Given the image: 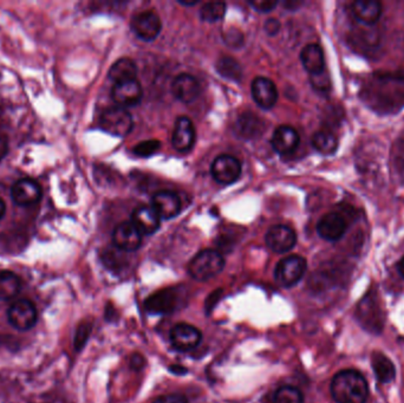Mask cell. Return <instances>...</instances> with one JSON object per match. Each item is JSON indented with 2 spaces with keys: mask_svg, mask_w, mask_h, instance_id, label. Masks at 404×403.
I'll use <instances>...</instances> for the list:
<instances>
[{
  "mask_svg": "<svg viewBox=\"0 0 404 403\" xmlns=\"http://www.w3.org/2000/svg\"><path fill=\"white\" fill-rule=\"evenodd\" d=\"M142 96H143V90L138 79L115 83L111 90L113 102L122 108L136 106L141 101Z\"/></svg>",
  "mask_w": 404,
  "mask_h": 403,
  "instance_id": "12",
  "label": "cell"
},
{
  "mask_svg": "<svg viewBox=\"0 0 404 403\" xmlns=\"http://www.w3.org/2000/svg\"><path fill=\"white\" fill-rule=\"evenodd\" d=\"M195 127L191 118L181 116L177 118L174 127L172 143L177 152H189L195 143Z\"/></svg>",
  "mask_w": 404,
  "mask_h": 403,
  "instance_id": "14",
  "label": "cell"
},
{
  "mask_svg": "<svg viewBox=\"0 0 404 403\" xmlns=\"http://www.w3.org/2000/svg\"><path fill=\"white\" fill-rule=\"evenodd\" d=\"M304 3L303 1H298V0H287V1H284L283 6L287 10L296 11L299 9V7L303 6Z\"/></svg>",
  "mask_w": 404,
  "mask_h": 403,
  "instance_id": "42",
  "label": "cell"
},
{
  "mask_svg": "<svg viewBox=\"0 0 404 403\" xmlns=\"http://www.w3.org/2000/svg\"><path fill=\"white\" fill-rule=\"evenodd\" d=\"M301 60L305 70L310 76L322 74L325 71V56L322 46L315 43H311L301 50Z\"/></svg>",
  "mask_w": 404,
  "mask_h": 403,
  "instance_id": "24",
  "label": "cell"
},
{
  "mask_svg": "<svg viewBox=\"0 0 404 403\" xmlns=\"http://www.w3.org/2000/svg\"><path fill=\"white\" fill-rule=\"evenodd\" d=\"M152 403H188V400L180 394H168V395L156 397Z\"/></svg>",
  "mask_w": 404,
  "mask_h": 403,
  "instance_id": "38",
  "label": "cell"
},
{
  "mask_svg": "<svg viewBox=\"0 0 404 403\" xmlns=\"http://www.w3.org/2000/svg\"><path fill=\"white\" fill-rule=\"evenodd\" d=\"M297 234L293 228L286 225H276L266 233V244L276 253H285L294 248Z\"/></svg>",
  "mask_w": 404,
  "mask_h": 403,
  "instance_id": "11",
  "label": "cell"
},
{
  "mask_svg": "<svg viewBox=\"0 0 404 403\" xmlns=\"http://www.w3.org/2000/svg\"><path fill=\"white\" fill-rule=\"evenodd\" d=\"M124 252L120 251V248L113 246V248H106L102 253V263L106 269L117 271L123 267L125 258L123 255Z\"/></svg>",
  "mask_w": 404,
  "mask_h": 403,
  "instance_id": "31",
  "label": "cell"
},
{
  "mask_svg": "<svg viewBox=\"0 0 404 403\" xmlns=\"http://www.w3.org/2000/svg\"><path fill=\"white\" fill-rule=\"evenodd\" d=\"M308 269L306 259L301 255H290L281 259L276 267V280L280 285L291 287L301 282Z\"/></svg>",
  "mask_w": 404,
  "mask_h": 403,
  "instance_id": "4",
  "label": "cell"
},
{
  "mask_svg": "<svg viewBox=\"0 0 404 403\" xmlns=\"http://www.w3.org/2000/svg\"><path fill=\"white\" fill-rule=\"evenodd\" d=\"M223 266H225L223 255L219 251L208 248L198 252V255L191 259L188 266V271L194 280L205 282L218 276L223 271Z\"/></svg>",
  "mask_w": 404,
  "mask_h": 403,
  "instance_id": "2",
  "label": "cell"
},
{
  "mask_svg": "<svg viewBox=\"0 0 404 403\" xmlns=\"http://www.w3.org/2000/svg\"><path fill=\"white\" fill-rule=\"evenodd\" d=\"M226 13V4L223 1H211L202 5L200 10V18L203 21L208 23H215L223 19V16Z\"/></svg>",
  "mask_w": 404,
  "mask_h": 403,
  "instance_id": "30",
  "label": "cell"
},
{
  "mask_svg": "<svg viewBox=\"0 0 404 403\" xmlns=\"http://www.w3.org/2000/svg\"><path fill=\"white\" fill-rule=\"evenodd\" d=\"M200 330L187 323H179L170 331V342L176 350L191 351L201 342Z\"/></svg>",
  "mask_w": 404,
  "mask_h": 403,
  "instance_id": "10",
  "label": "cell"
},
{
  "mask_svg": "<svg viewBox=\"0 0 404 403\" xmlns=\"http://www.w3.org/2000/svg\"><path fill=\"white\" fill-rule=\"evenodd\" d=\"M349 228L344 216L338 212H329L319 219L317 223V233L326 241H338L345 236Z\"/></svg>",
  "mask_w": 404,
  "mask_h": 403,
  "instance_id": "7",
  "label": "cell"
},
{
  "mask_svg": "<svg viewBox=\"0 0 404 403\" xmlns=\"http://www.w3.org/2000/svg\"><path fill=\"white\" fill-rule=\"evenodd\" d=\"M215 69L223 77L230 81L239 82L242 78L240 64L232 57H221L215 64Z\"/></svg>",
  "mask_w": 404,
  "mask_h": 403,
  "instance_id": "29",
  "label": "cell"
},
{
  "mask_svg": "<svg viewBox=\"0 0 404 403\" xmlns=\"http://www.w3.org/2000/svg\"><path fill=\"white\" fill-rule=\"evenodd\" d=\"M310 81H311L312 87L318 92H327L331 87L329 74H326V71L322 74L310 76Z\"/></svg>",
  "mask_w": 404,
  "mask_h": 403,
  "instance_id": "36",
  "label": "cell"
},
{
  "mask_svg": "<svg viewBox=\"0 0 404 403\" xmlns=\"http://www.w3.org/2000/svg\"><path fill=\"white\" fill-rule=\"evenodd\" d=\"M177 296L172 289L157 291L145 301V309L150 314L166 315L176 308Z\"/></svg>",
  "mask_w": 404,
  "mask_h": 403,
  "instance_id": "23",
  "label": "cell"
},
{
  "mask_svg": "<svg viewBox=\"0 0 404 403\" xmlns=\"http://www.w3.org/2000/svg\"><path fill=\"white\" fill-rule=\"evenodd\" d=\"M213 179L221 184H234L241 175V163L232 155H219L211 166Z\"/></svg>",
  "mask_w": 404,
  "mask_h": 403,
  "instance_id": "6",
  "label": "cell"
},
{
  "mask_svg": "<svg viewBox=\"0 0 404 403\" xmlns=\"http://www.w3.org/2000/svg\"><path fill=\"white\" fill-rule=\"evenodd\" d=\"M161 143L159 140H147L142 141L138 145H135L134 153L140 158H149L159 152Z\"/></svg>",
  "mask_w": 404,
  "mask_h": 403,
  "instance_id": "33",
  "label": "cell"
},
{
  "mask_svg": "<svg viewBox=\"0 0 404 403\" xmlns=\"http://www.w3.org/2000/svg\"><path fill=\"white\" fill-rule=\"evenodd\" d=\"M371 367L376 380L382 385H389L396 379V368L393 362L381 351L372 353Z\"/></svg>",
  "mask_w": 404,
  "mask_h": 403,
  "instance_id": "25",
  "label": "cell"
},
{
  "mask_svg": "<svg viewBox=\"0 0 404 403\" xmlns=\"http://www.w3.org/2000/svg\"><path fill=\"white\" fill-rule=\"evenodd\" d=\"M252 97L262 109H271L278 101V90L274 83L266 77H257L252 82Z\"/></svg>",
  "mask_w": 404,
  "mask_h": 403,
  "instance_id": "17",
  "label": "cell"
},
{
  "mask_svg": "<svg viewBox=\"0 0 404 403\" xmlns=\"http://www.w3.org/2000/svg\"><path fill=\"white\" fill-rule=\"evenodd\" d=\"M99 124L103 131L115 136H127L134 127L130 113L122 106H111L103 111Z\"/></svg>",
  "mask_w": 404,
  "mask_h": 403,
  "instance_id": "3",
  "label": "cell"
},
{
  "mask_svg": "<svg viewBox=\"0 0 404 403\" xmlns=\"http://www.w3.org/2000/svg\"><path fill=\"white\" fill-rule=\"evenodd\" d=\"M90 333H91V324L90 323H82L81 326H78L74 341L76 350L79 351L84 348L85 344L88 342L89 337H90Z\"/></svg>",
  "mask_w": 404,
  "mask_h": 403,
  "instance_id": "34",
  "label": "cell"
},
{
  "mask_svg": "<svg viewBox=\"0 0 404 403\" xmlns=\"http://www.w3.org/2000/svg\"><path fill=\"white\" fill-rule=\"evenodd\" d=\"M9 152V140L4 134H0V160L4 159Z\"/></svg>",
  "mask_w": 404,
  "mask_h": 403,
  "instance_id": "40",
  "label": "cell"
},
{
  "mask_svg": "<svg viewBox=\"0 0 404 403\" xmlns=\"http://www.w3.org/2000/svg\"><path fill=\"white\" fill-rule=\"evenodd\" d=\"M136 74H138V67L134 60L128 57H122L116 60L108 72L110 79H113L115 83L136 79Z\"/></svg>",
  "mask_w": 404,
  "mask_h": 403,
  "instance_id": "26",
  "label": "cell"
},
{
  "mask_svg": "<svg viewBox=\"0 0 404 403\" xmlns=\"http://www.w3.org/2000/svg\"><path fill=\"white\" fill-rule=\"evenodd\" d=\"M200 84L198 79L189 74H180L174 78L172 92L180 102L191 103L200 95Z\"/></svg>",
  "mask_w": 404,
  "mask_h": 403,
  "instance_id": "18",
  "label": "cell"
},
{
  "mask_svg": "<svg viewBox=\"0 0 404 403\" xmlns=\"http://www.w3.org/2000/svg\"><path fill=\"white\" fill-rule=\"evenodd\" d=\"M131 223H134L142 236H150L159 230L161 218L152 206H141L133 212Z\"/></svg>",
  "mask_w": 404,
  "mask_h": 403,
  "instance_id": "20",
  "label": "cell"
},
{
  "mask_svg": "<svg viewBox=\"0 0 404 403\" xmlns=\"http://www.w3.org/2000/svg\"><path fill=\"white\" fill-rule=\"evenodd\" d=\"M131 368L138 369L143 368V365H145V358H142L141 355L140 354H135L133 358H131Z\"/></svg>",
  "mask_w": 404,
  "mask_h": 403,
  "instance_id": "41",
  "label": "cell"
},
{
  "mask_svg": "<svg viewBox=\"0 0 404 403\" xmlns=\"http://www.w3.org/2000/svg\"><path fill=\"white\" fill-rule=\"evenodd\" d=\"M223 37L227 45L234 48V49H237L244 44V35L239 28H227L226 31L223 32Z\"/></svg>",
  "mask_w": 404,
  "mask_h": 403,
  "instance_id": "35",
  "label": "cell"
},
{
  "mask_svg": "<svg viewBox=\"0 0 404 403\" xmlns=\"http://www.w3.org/2000/svg\"><path fill=\"white\" fill-rule=\"evenodd\" d=\"M397 270H398L400 277L404 280V255L400 259L398 264H397Z\"/></svg>",
  "mask_w": 404,
  "mask_h": 403,
  "instance_id": "43",
  "label": "cell"
},
{
  "mask_svg": "<svg viewBox=\"0 0 404 403\" xmlns=\"http://www.w3.org/2000/svg\"><path fill=\"white\" fill-rule=\"evenodd\" d=\"M7 319L14 329L28 331L35 326L38 321V314L35 305L28 299H19L11 304L7 310Z\"/></svg>",
  "mask_w": 404,
  "mask_h": 403,
  "instance_id": "5",
  "label": "cell"
},
{
  "mask_svg": "<svg viewBox=\"0 0 404 403\" xmlns=\"http://www.w3.org/2000/svg\"><path fill=\"white\" fill-rule=\"evenodd\" d=\"M274 403H304V397L296 387H281L274 394Z\"/></svg>",
  "mask_w": 404,
  "mask_h": 403,
  "instance_id": "32",
  "label": "cell"
},
{
  "mask_svg": "<svg viewBox=\"0 0 404 403\" xmlns=\"http://www.w3.org/2000/svg\"><path fill=\"white\" fill-rule=\"evenodd\" d=\"M21 290V280L9 270L0 271V299L10 301Z\"/></svg>",
  "mask_w": 404,
  "mask_h": 403,
  "instance_id": "28",
  "label": "cell"
},
{
  "mask_svg": "<svg viewBox=\"0 0 404 403\" xmlns=\"http://www.w3.org/2000/svg\"><path fill=\"white\" fill-rule=\"evenodd\" d=\"M248 4L258 12H271L278 5L276 0H249Z\"/></svg>",
  "mask_w": 404,
  "mask_h": 403,
  "instance_id": "37",
  "label": "cell"
},
{
  "mask_svg": "<svg viewBox=\"0 0 404 403\" xmlns=\"http://www.w3.org/2000/svg\"><path fill=\"white\" fill-rule=\"evenodd\" d=\"M351 12L363 25H375L383 13V5L377 0H356L351 4Z\"/></svg>",
  "mask_w": 404,
  "mask_h": 403,
  "instance_id": "21",
  "label": "cell"
},
{
  "mask_svg": "<svg viewBox=\"0 0 404 403\" xmlns=\"http://www.w3.org/2000/svg\"><path fill=\"white\" fill-rule=\"evenodd\" d=\"M179 3H180L181 5H184V6H194V5H196L198 1V0H195V1H186V0H180Z\"/></svg>",
  "mask_w": 404,
  "mask_h": 403,
  "instance_id": "45",
  "label": "cell"
},
{
  "mask_svg": "<svg viewBox=\"0 0 404 403\" xmlns=\"http://www.w3.org/2000/svg\"><path fill=\"white\" fill-rule=\"evenodd\" d=\"M331 395L336 403H365L369 397L368 381L354 369L337 372L331 381Z\"/></svg>",
  "mask_w": 404,
  "mask_h": 403,
  "instance_id": "1",
  "label": "cell"
},
{
  "mask_svg": "<svg viewBox=\"0 0 404 403\" xmlns=\"http://www.w3.org/2000/svg\"><path fill=\"white\" fill-rule=\"evenodd\" d=\"M152 207L161 219L169 220L180 214L182 205L180 198L173 192L159 191L152 195Z\"/></svg>",
  "mask_w": 404,
  "mask_h": 403,
  "instance_id": "16",
  "label": "cell"
},
{
  "mask_svg": "<svg viewBox=\"0 0 404 403\" xmlns=\"http://www.w3.org/2000/svg\"><path fill=\"white\" fill-rule=\"evenodd\" d=\"M265 131V123L260 117L253 113H244L237 117L234 124V131L239 138L245 140H254L262 136Z\"/></svg>",
  "mask_w": 404,
  "mask_h": 403,
  "instance_id": "22",
  "label": "cell"
},
{
  "mask_svg": "<svg viewBox=\"0 0 404 403\" xmlns=\"http://www.w3.org/2000/svg\"><path fill=\"white\" fill-rule=\"evenodd\" d=\"M301 142L298 131L291 126H280L273 133L272 147L280 155H288L297 149Z\"/></svg>",
  "mask_w": 404,
  "mask_h": 403,
  "instance_id": "19",
  "label": "cell"
},
{
  "mask_svg": "<svg viewBox=\"0 0 404 403\" xmlns=\"http://www.w3.org/2000/svg\"><path fill=\"white\" fill-rule=\"evenodd\" d=\"M5 213H6V204L0 198V220L3 219Z\"/></svg>",
  "mask_w": 404,
  "mask_h": 403,
  "instance_id": "44",
  "label": "cell"
},
{
  "mask_svg": "<svg viewBox=\"0 0 404 403\" xmlns=\"http://www.w3.org/2000/svg\"><path fill=\"white\" fill-rule=\"evenodd\" d=\"M357 319L364 329L372 333L382 331L384 319L378 304L374 298L365 296L357 307Z\"/></svg>",
  "mask_w": 404,
  "mask_h": 403,
  "instance_id": "8",
  "label": "cell"
},
{
  "mask_svg": "<svg viewBox=\"0 0 404 403\" xmlns=\"http://www.w3.org/2000/svg\"><path fill=\"white\" fill-rule=\"evenodd\" d=\"M265 32L269 35H276L280 31V21L276 18H269L264 25Z\"/></svg>",
  "mask_w": 404,
  "mask_h": 403,
  "instance_id": "39",
  "label": "cell"
},
{
  "mask_svg": "<svg viewBox=\"0 0 404 403\" xmlns=\"http://www.w3.org/2000/svg\"><path fill=\"white\" fill-rule=\"evenodd\" d=\"M131 28L138 38L143 39L145 42H152L157 38L162 30V21L155 12L145 11L133 18Z\"/></svg>",
  "mask_w": 404,
  "mask_h": 403,
  "instance_id": "9",
  "label": "cell"
},
{
  "mask_svg": "<svg viewBox=\"0 0 404 403\" xmlns=\"http://www.w3.org/2000/svg\"><path fill=\"white\" fill-rule=\"evenodd\" d=\"M312 147L322 155H333L336 154L340 142L336 135L330 131H315L311 140Z\"/></svg>",
  "mask_w": 404,
  "mask_h": 403,
  "instance_id": "27",
  "label": "cell"
},
{
  "mask_svg": "<svg viewBox=\"0 0 404 403\" xmlns=\"http://www.w3.org/2000/svg\"><path fill=\"white\" fill-rule=\"evenodd\" d=\"M170 370H173L174 372H180V374H184L186 370L184 368H177V367H174V368H170Z\"/></svg>",
  "mask_w": 404,
  "mask_h": 403,
  "instance_id": "46",
  "label": "cell"
},
{
  "mask_svg": "<svg viewBox=\"0 0 404 403\" xmlns=\"http://www.w3.org/2000/svg\"><path fill=\"white\" fill-rule=\"evenodd\" d=\"M42 187L31 179H23L16 182L11 189V197L17 205H35L42 199Z\"/></svg>",
  "mask_w": 404,
  "mask_h": 403,
  "instance_id": "15",
  "label": "cell"
},
{
  "mask_svg": "<svg viewBox=\"0 0 404 403\" xmlns=\"http://www.w3.org/2000/svg\"><path fill=\"white\" fill-rule=\"evenodd\" d=\"M113 243L120 251H136L141 246L142 234L131 221L120 223L113 230Z\"/></svg>",
  "mask_w": 404,
  "mask_h": 403,
  "instance_id": "13",
  "label": "cell"
}]
</instances>
